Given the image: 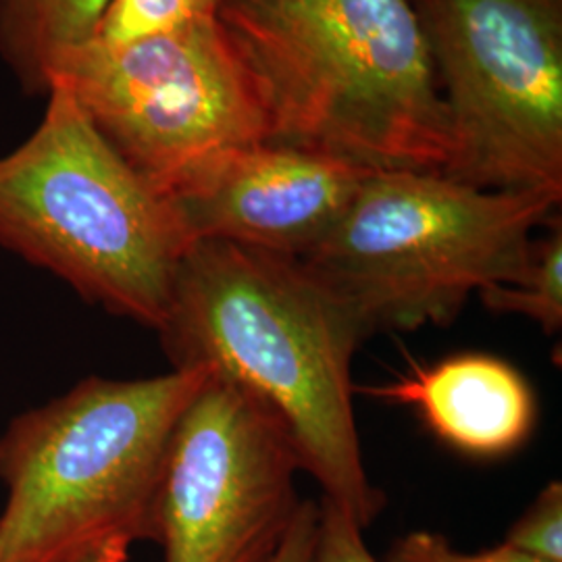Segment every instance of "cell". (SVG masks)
Masks as SVG:
<instances>
[{
    "label": "cell",
    "mask_w": 562,
    "mask_h": 562,
    "mask_svg": "<svg viewBox=\"0 0 562 562\" xmlns=\"http://www.w3.org/2000/svg\"><path fill=\"white\" fill-rule=\"evenodd\" d=\"M173 369H202L278 423L323 498L361 527L385 496L362 462L352 361L364 336L302 261L229 241H192L159 329Z\"/></svg>",
    "instance_id": "6da1fadb"
},
{
    "label": "cell",
    "mask_w": 562,
    "mask_h": 562,
    "mask_svg": "<svg viewBox=\"0 0 562 562\" xmlns=\"http://www.w3.org/2000/svg\"><path fill=\"white\" fill-rule=\"evenodd\" d=\"M217 18L259 83L269 142L367 171H434L452 136L411 0H223Z\"/></svg>",
    "instance_id": "7a4b0ae2"
},
{
    "label": "cell",
    "mask_w": 562,
    "mask_h": 562,
    "mask_svg": "<svg viewBox=\"0 0 562 562\" xmlns=\"http://www.w3.org/2000/svg\"><path fill=\"white\" fill-rule=\"evenodd\" d=\"M209 380L88 378L0 436V562H69L157 542L162 462L176 423Z\"/></svg>",
    "instance_id": "3957f363"
},
{
    "label": "cell",
    "mask_w": 562,
    "mask_h": 562,
    "mask_svg": "<svg viewBox=\"0 0 562 562\" xmlns=\"http://www.w3.org/2000/svg\"><path fill=\"white\" fill-rule=\"evenodd\" d=\"M0 244L81 299L159 331L192 238L173 201L50 86L38 130L0 157Z\"/></svg>",
    "instance_id": "277c9868"
},
{
    "label": "cell",
    "mask_w": 562,
    "mask_h": 562,
    "mask_svg": "<svg viewBox=\"0 0 562 562\" xmlns=\"http://www.w3.org/2000/svg\"><path fill=\"white\" fill-rule=\"evenodd\" d=\"M561 199L482 190L434 171H371L302 265L344 302L364 340L448 325L471 294L521 273Z\"/></svg>",
    "instance_id": "5b68a950"
},
{
    "label": "cell",
    "mask_w": 562,
    "mask_h": 562,
    "mask_svg": "<svg viewBox=\"0 0 562 562\" xmlns=\"http://www.w3.org/2000/svg\"><path fill=\"white\" fill-rule=\"evenodd\" d=\"M50 86L167 199L271 134L259 83L217 15L127 44L88 41L55 59Z\"/></svg>",
    "instance_id": "8992f818"
},
{
    "label": "cell",
    "mask_w": 562,
    "mask_h": 562,
    "mask_svg": "<svg viewBox=\"0 0 562 562\" xmlns=\"http://www.w3.org/2000/svg\"><path fill=\"white\" fill-rule=\"evenodd\" d=\"M450 121L442 176L562 196V0H411Z\"/></svg>",
    "instance_id": "52a82bcc"
},
{
    "label": "cell",
    "mask_w": 562,
    "mask_h": 562,
    "mask_svg": "<svg viewBox=\"0 0 562 562\" xmlns=\"http://www.w3.org/2000/svg\"><path fill=\"white\" fill-rule=\"evenodd\" d=\"M301 459L280 425L209 375L167 446L157 498L165 562H271L296 517Z\"/></svg>",
    "instance_id": "ba28073f"
},
{
    "label": "cell",
    "mask_w": 562,
    "mask_h": 562,
    "mask_svg": "<svg viewBox=\"0 0 562 562\" xmlns=\"http://www.w3.org/2000/svg\"><path fill=\"white\" fill-rule=\"evenodd\" d=\"M369 173L262 142L225 153L171 201L192 241H229L302 261L340 223Z\"/></svg>",
    "instance_id": "9c48e42d"
},
{
    "label": "cell",
    "mask_w": 562,
    "mask_h": 562,
    "mask_svg": "<svg viewBox=\"0 0 562 562\" xmlns=\"http://www.w3.org/2000/svg\"><path fill=\"white\" fill-rule=\"evenodd\" d=\"M417 408L425 425L471 457H503L533 431L536 396L521 373L490 355H459L367 390Z\"/></svg>",
    "instance_id": "30bf717a"
},
{
    "label": "cell",
    "mask_w": 562,
    "mask_h": 562,
    "mask_svg": "<svg viewBox=\"0 0 562 562\" xmlns=\"http://www.w3.org/2000/svg\"><path fill=\"white\" fill-rule=\"evenodd\" d=\"M111 0H0V53L30 90H46L55 59L94 38Z\"/></svg>",
    "instance_id": "8fae6325"
},
{
    "label": "cell",
    "mask_w": 562,
    "mask_h": 562,
    "mask_svg": "<svg viewBox=\"0 0 562 562\" xmlns=\"http://www.w3.org/2000/svg\"><path fill=\"white\" fill-rule=\"evenodd\" d=\"M494 313H517L538 323L548 336L562 327V227L550 220L548 234L536 238L515 280L483 288L477 294Z\"/></svg>",
    "instance_id": "7c38bea8"
},
{
    "label": "cell",
    "mask_w": 562,
    "mask_h": 562,
    "mask_svg": "<svg viewBox=\"0 0 562 562\" xmlns=\"http://www.w3.org/2000/svg\"><path fill=\"white\" fill-rule=\"evenodd\" d=\"M223 0H111L92 41L127 44L181 27L190 21L213 18Z\"/></svg>",
    "instance_id": "4fadbf2b"
},
{
    "label": "cell",
    "mask_w": 562,
    "mask_h": 562,
    "mask_svg": "<svg viewBox=\"0 0 562 562\" xmlns=\"http://www.w3.org/2000/svg\"><path fill=\"white\" fill-rule=\"evenodd\" d=\"M510 548L542 562H562V485L550 482L521 519L510 527Z\"/></svg>",
    "instance_id": "5bb4252c"
},
{
    "label": "cell",
    "mask_w": 562,
    "mask_h": 562,
    "mask_svg": "<svg viewBox=\"0 0 562 562\" xmlns=\"http://www.w3.org/2000/svg\"><path fill=\"white\" fill-rule=\"evenodd\" d=\"M383 562H542L529 554L510 548L508 543H501L492 550L483 552H461L452 548L450 542L431 531H413L402 536L390 548Z\"/></svg>",
    "instance_id": "9a60e30c"
},
{
    "label": "cell",
    "mask_w": 562,
    "mask_h": 562,
    "mask_svg": "<svg viewBox=\"0 0 562 562\" xmlns=\"http://www.w3.org/2000/svg\"><path fill=\"white\" fill-rule=\"evenodd\" d=\"M315 562H380L362 540L361 527L327 498L319 501Z\"/></svg>",
    "instance_id": "2e32d148"
},
{
    "label": "cell",
    "mask_w": 562,
    "mask_h": 562,
    "mask_svg": "<svg viewBox=\"0 0 562 562\" xmlns=\"http://www.w3.org/2000/svg\"><path fill=\"white\" fill-rule=\"evenodd\" d=\"M319 533V503L302 501L278 554L271 562H315Z\"/></svg>",
    "instance_id": "e0dca14e"
},
{
    "label": "cell",
    "mask_w": 562,
    "mask_h": 562,
    "mask_svg": "<svg viewBox=\"0 0 562 562\" xmlns=\"http://www.w3.org/2000/svg\"><path fill=\"white\" fill-rule=\"evenodd\" d=\"M127 552H121V550H113V548H104V550H92V552H86L78 559L69 562H125L127 561Z\"/></svg>",
    "instance_id": "ac0fdd59"
}]
</instances>
